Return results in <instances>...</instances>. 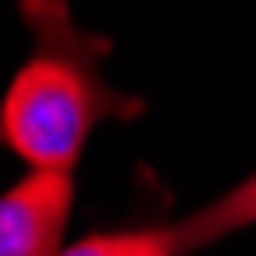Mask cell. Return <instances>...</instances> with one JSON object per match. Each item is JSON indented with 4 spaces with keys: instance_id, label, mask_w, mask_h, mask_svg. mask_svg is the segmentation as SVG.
Here are the masks:
<instances>
[{
    "instance_id": "6da1fadb",
    "label": "cell",
    "mask_w": 256,
    "mask_h": 256,
    "mask_svg": "<svg viewBox=\"0 0 256 256\" xmlns=\"http://www.w3.org/2000/svg\"><path fill=\"white\" fill-rule=\"evenodd\" d=\"M37 55L14 74L5 92L0 133L32 170H74L96 119L110 114L114 101L96 74V60L74 50V28L64 10L37 28Z\"/></svg>"
},
{
    "instance_id": "7a4b0ae2",
    "label": "cell",
    "mask_w": 256,
    "mask_h": 256,
    "mask_svg": "<svg viewBox=\"0 0 256 256\" xmlns=\"http://www.w3.org/2000/svg\"><path fill=\"white\" fill-rule=\"evenodd\" d=\"M74 210V170H32L0 202V256H55Z\"/></svg>"
},
{
    "instance_id": "277c9868",
    "label": "cell",
    "mask_w": 256,
    "mask_h": 256,
    "mask_svg": "<svg viewBox=\"0 0 256 256\" xmlns=\"http://www.w3.org/2000/svg\"><path fill=\"white\" fill-rule=\"evenodd\" d=\"M55 256H174L170 229H124V234H87Z\"/></svg>"
},
{
    "instance_id": "3957f363",
    "label": "cell",
    "mask_w": 256,
    "mask_h": 256,
    "mask_svg": "<svg viewBox=\"0 0 256 256\" xmlns=\"http://www.w3.org/2000/svg\"><path fill=\"white\" fill-rule=\"evenodd\" d=\"M252 224H256V174H247L229 192H220L192 215H183L178 224H170V247H174V256H188L210 242H224L238 229H252Z\"/></svg>"
}]
</instances>
